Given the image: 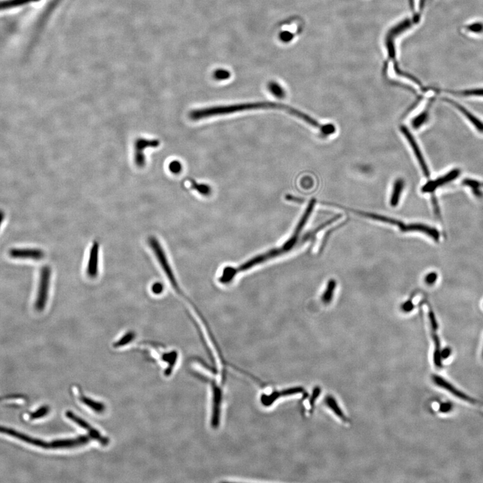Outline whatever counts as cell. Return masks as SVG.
I'll use <instances>...</instances> for the list:
<instances>
[{
  "label": "cell",
  "instance_id": "obj_13",
  "mask_svg": "<svg viewBox=\"0 0 483 483\" xmlns=\"http://www.w3.org/2000/svg\"><path fill=\"white\" fill-rule=\"evenodd\" d=\"M0 432L7 434L12 436H14L17 438L20 439L26 442L32 444L37 446H42L43 444L42 441L39 440L37 439L32 438L27 436L18 432L13 430L8 429V428L1 427V426H0Z\"/></svg>",
  "mask_w": 483,
  "mask_h": 483
},
{
  "label": "cell",
  "instance_id": "obj_4",
  "mask_svg": "<svg viewBox=\"0 0 483 483\" xmlns=\"http://www.w3.org/2000/svg\"><path fill=\"white\" fill-rule=\"evenodd\" d=\"M444 100L446 103L448 104L449 105L452 106L468 122V123L472 126L475 131L483 135V120L482 119L479 118L472 112L469 110L468 109H467L462 104L454 101V100L448 99V98H446Z\"/></svg>",
  "mask_w": 483,
  "mask_h": 483
},
{
  "label": "cell",
  "instance_id": "obj_7",
  "mask_svg": "<svg viewBox=\"0 0 483 483\" xmlns=\"http://www.w3.org/2000/svg\"><path fill=\"white\" fill-rule=\"evenodd\" d=\"M432 380L434 382L436 386H440V388H444V390L448 392L450 394H452V396H456V398H459V400H463V402H468V404H472V405H475V404H478L476 400L474 398H470V396H466L462 392H460L458 390L454 388L452 384H450L444 378H441V376H438V375H433Z\"/></svg>",
  "mask_w": 483,
  "mask_h": 483
},
{
  "label": "cell",
  "instance_id": "obj_30",
  "mask_svg": "<svg viewBox=\"0 0 483 483\" xmlns=\"http://www.w3.org/2000/svg\"><path fill=\"white\" fill-rule=\"evenodd\" d=\"M320 392H321V388H318V386L314 388L310 400V404L312 408L314 407V404H315L316 400H317L318 396H320Z\"/></svg>",
  "mask_w": 483,
  "mask_h": 483
},
{
  "label": "cell",
  "instance_id": "obj_29",
  "mask_svg": "<svg viewBox=\"0 0 483 483\" xmlns=\"http://www.w3.org/2000/svg\"><path fill=\"white\" fill-rule=\"evenodd\" d=\"M214 78L218 80H227V78H230V74L226 70H218L214 72Z\"/></svg>",
  "mask_w": 483,
  "mask_h": 483
},
{
  "label": "cell",
  "instance_id": "obj_16",
  "mask_svg": "<svg viewBox=\"0 0 483 483\" xmlns=\"http://www.w3.org/2000/svg\"><path fill=\"white\" fill-rule=\"evenodd\" d=\"M404 182L402 180H396L394 182V191H392V198H390V204L392 207H396L398 205L400 202V194L404 189Z\"/></svg>",
  "mask_w": 483,
  "mask_h": 483
},
{
  "label": "cell",
  "instance_id": "obj_26",
  "mask_svg": "<svg viewBox=\"0 0 483 483\" xmlns=\"http://www.w3.org/2000/svg\"><path fill=\"white\" fill-rule=\"evenodd\" d=\"M134 336L135 334L134 332L127 333L116 344L115 346H121L126 344L128 342H130L132 340L134 337Z\"/></svg>",
  "mask_w": 483,
  "mask_h": 483
},
{
  "label": "cell",
  "instance_id": "obj_17",
  "mask_svg": "<svg viewBox=\"0 0 483 483\" xmlns=\"http://www.w3.org/2000/svg\"><path fill=\"white\" fill-rule=\"evenodd\" d=\"M36 1L38 0H3L0 1V10L13 8Z\"/></svg>",
  "mask_w": 483,
  "mask_h": 483
},
{
  "label": "cell",
  "instance_id": "obj_1",
  "mask_svg": "<svg viewBox=\"0 0 483 483\" xmlns=\"http://www.w3.org/2000/svg\"><path fill=\"white\" fill-rule=\"evenodd\" d=\"M282 109L288 111L290 114L298 118L301 117L302 112L294 109L290 106L282 105L272 102H260V103H250L237 104V105L228 106H218V107L208 108L197 110L190 113V118L194 120L206 118L212 116L228 114L237 112L250 110L257 109Z\"/></svg>",
  "mask_w": 483,
  "mask_h": 483
},
{
  "label": "cell",
  "instance_id": "obj_18",
  "mask_svg": "<svg viewBox=\"0 0 483 483\" xmlns=\"http://www.w3.org/2000/svg\"><path fill=\"white\" fill-rule=\"evenodd\" d=\"M450 94L453 95L462 96V97H476L483 98V88H476V89H470L461 90V91L450 92Z\"/></svg>",
  "mask_w": 483,
  "mask_h": 483
},
{
  "label": "cell",
  "instance_id": "obj_22",
  "mask_svg": "<svg viewBox=\"0 0 483 483\" xmlns=\"http://www.w3.org/2000/svg\"><path fill=\"white\" fill-rule=\"evenodd\" d=\"M270 93L278 98H282L286 96L284 89L278 84L272 82L268 86Z\"/></svg>",
  "mask_w": 483,
  "mask_h": 483
},
{
  "label": "cell",
  "instance_id": "obj_35",
  "mask_svg": "<svg viewBox=\"0 0 483 483\" xmlns=\"http://www.w3.org/2000/svg\"><path fill=\"white\" fill-rule=\"evenodd\" d=\"M4 218V212L2 211V210H0V227H1V224L2 223Z\"/></svg>",
  "mask_w": 483,
  "mask_h": 483
},
{
  "label": "cell",
  "instance_id": "obj_31",
  "mask_svg": "<svg viewBox=\"0 0 483 483\" xmlns=\"http://www.w3.org/2000/svg\"><path fill=\"white\" fill-rule=\"evenodd\" d=\"M320 130H321L322 132L324 134H330L334 132L335 128L333 125L327 124L322 126Z\"/></svg>",
  "mask_w": 483,
  "mask_h": 483
},
{
  "label": "cell",
  "instance_id": "obj_8",
  "mask_svg": "<svg viewBox=\"0 0 483 483\" xmlns=\"http://www.w3.org/2000/svg\"><path fill=\"white\" fill-rule=\"evenodd\" d=\"M100 243L94 241L90 250L88 261L87 274L90 278H95L99 274Z\"/></svg>",
  "mask_w": 483,
  "mask_h": 483
},
{
  "label": "cell",
  "instance_id": "obj_21",
  "mask_svg": "<svg viewBox=\"0 0 483 483\" xmlns=\"http://www.w3.org/2000/svg\"><path fill=\"white\" fill-rule=\"evenodd\" d=\"M340 218H341V215L340 214H339V215L336 216L334 217L333 218H332L330 220H329L326 222L325 223H324L323 224L320 225L319 227H318L317 228L314 230V231H312L311 232L308 233L307 235H306V236H304V240H307L311 238L312 237H314V236H315L316 234L318 232L321 230L322 229L326 227L327 226H328L329 224H330L333 223L334 222L336 221L337 220Z\"/></svg>",
  "mask_w": 483,
  "mask_h": 483
},
{
  "label": "cell",
  "instance_id": "obj_23",
  "mask_svg": "<svg viewBox=\"0 0 483 483\" xmlns=\"http://www.w3.org/2000/svg\"><path fill=\"white\" fill-rule=\"evenodd\" d=\"M428 116L429 115H428L427 111L424 112L418 116L414 120L413 122H412V126H413V127L415 128H418L421 126L422 124H424L427 121Z\"/></svg>",
  "mask_w": 483,
  "mask_h": 483
},
{
  "label": "cell",
  "instance_id": "obj_3",
  "mask_svg": "<svg viewBox=\"0 0 483 483\" xmlns=\"http://www.w3.org/2000/svg\"><path fill=\"white\" fill-rule=\"evenodd\" d=\"M51 274V268L48 266L42 267L40 270L38 292L35 302V308L37 311L42 312L46 308L50 288Z\"/></svg>",
  "mask_w": 483,
  "mask_h": 483
},
{
  "label": "cell",
  "instance_id": "obj_24",
  "mask_svg": "<svg viewBox=\"0 0 483 483\" xmlns=\"http://www.w3.org/2000/svg\"><path fill=\"white\" fill-rule=\"evenodd\" d=\"M170 172L174 174H178L182 170V166L178 160H174L168 166Z\"/></svg>",
  "mask_w": 483,
  "mask_h": 483
},
{
  "label": "cell",
  "instance_id": "obj_9",
  "mask_svg": "<svg viewBox=\"0 0 483 483\" xmlns=\"http://www.w3.org/2000/svg\"><path fill=\"white\" fill-rule=\"evenodd\" d=\"M9 254L13 258L34 260H40L44 256V252L40 249L36 248H14L10 250Z\"/></svg>",
  "mask_w": 483,
  "mask_h": 483
},
{
  "label": "cell",
  "instance_id": "obj_5",
  "mask_svg": "<svg viewBox=\"0 0 483 483\" xmlns=\"http://www.w3.org/2000/svg\"><path fill=\"white\" fill-rule=\"evenodd\" d=\"M159 141L156 139L138 138L134 143V162L139 168L146 166L144 150L148 148H156L159 146Z\"/></svg>",
  "mask_w": 483,
  "mask_h": 483
},
{
  "label": "cell",
  "instance_id": "obj_2",
  "mask_svg": "<svg viewBox=\"0 0 483 483\" xmlns=\"http://www.w3.org/2000/svg\"><path fill=\"white\" fill-rule=\"evenodd\" d=\"M148 242L149 246L152 249V252L154 253L155 256H156L158 264H160L162 272H164V274L168 278L170 286H172V288L176 292H180V290L178 280H176V276H174V270H172V267L170 266L168 256H166L162 245L159 242L158 240L154 236L149 237Z\"/></svg>",
  "mask_w": 483,
  "mask_h": 483
},
{
  "label": "cell",
  "instance_id": "obj_28",
  "mask_svg": "<svg viewBox=\"0 0 483 483\" xmlns=\"http://www.w3.org/2000/svg\"><path fill=\"white\" fill-rule=\"evenodd\" d=\"M48 410L49 409L47 407L40 408V409L37 410L36 412H35L34 413L31 414L30 419L35 420L42 418L43 416L46 415L47 413H48Z\"/></svg>",
  "mask_w": 483,
  "mask_h": 483
},
{
  "label": "cell",
  "instance_id": "obj_6",
  "mask_svg": "<svg viewBox=\"0 0 483 483\" xmlns=\"http://www.w3.org/2000/svg\"><path fill=\"white\" fill-rule=\"evenodd\" d=\"M460 174L461 172L459 168H454L440 178L428 182L427 184L422 186V191L424 193H433L440 186H445V184H448L450 182L457 180L458 176H460Z\"/></svg>",
  "mask_w": 483,
  "mask_h": 483
},
{
  "label": "cell",
  "instance_id": "obj_10",
  "mask_svg": "<svg viewBox=\"0 0 483 483\" xmlns=\"http://www.w3.org/2000/svg\"><path fill=\"white\" fill-rule=\"evenodd\" d=\"M400 130L405 135L406 138L408 139V142H410L412 148H413L414 152H415L416 156L417 157L418 162H420L424 174L428 178L430 176L429 170H428V166L426 164L425 159L424 158L423 155H422L419 146H418L417 142H416L415 139L412 136V134L408 130L407 128L402 126L400 128Z\"/></svg>",
  "mask_w": 483,
  "mask_h": 483
},
{
  "label": "cell",
  "instance_id": "obj_37",
  "mask_svg": "<svg viewBox=\"0 0 483 483\" xmlns=\"http://www.w3.org/2000/svg\"><path fill=\"white\" fill-rule=\"evenodd\" d=\"M482 307H483V304H482Z\"/></svg>",
  "mask_w": 483,
  "mask_h": 483
},
{
  "label": "cell",
  "instance_id": "obj_25",
  "mask_svg": "<svg viewBox=\"0 0 483 483\" xmlns=\"http://www.w3.org/2000/svg\"><path fill=\"white\" fill-rule=\"evenodd\" d=\"M164 284L160 282H155L151 286V292L155 296H159L164 292Z\"/></svg>",
  "mask_w": 483,
  "mask_h": 483
},
{
  "label": "cell",
  "instance_id": "obj_15",
  "mask_svg": "<svg viewBox=\"0 0 483 483\" xmlns=\"http://www.w3.org/2000/svg\"><path fill=\"white\" fill-rule=\"evenodd\" d=\"M326 404L330 408V409L332 410L334 413L335 415L338 416L340 419L342 420V421H346L347 418L346 417L340 408L335 398L332 396H328L325 400Z\"/></svg>",
  "mask_w": 483,
  "mask_h": 483
},
{
  "label": "cell",
  "instance_id": "obj_20",
  "mask_svg": "<svg viewBox=\"0 0 483 483\" xmlns=\"http://www.w3.org/2000/svg\"><path fill=\"white\" fill-rule=\"evenodd\" d=\"M190 182H191L192 188L194 190H196L198 192H199L200 194L203 196H209L211 194L212 189L210 186L208 184H198L195 180H190Z\"/></svg>",
  "mask_w": 483,
  "mask_h": 483
},
{
  "label": "cell",
  "instance_id": "obj_12",
  "mask_svg": "<svg viewBox=\"0 0 483 483\" xmlns=\"http://www.w3.org/2000/svg\"><path fill=\"white\" fill-rule=\"evenodd\" d=\"M462 184L464 188H468L475 197H483V182L474 178H466L462 180Z\"/></svg>",
  "mask_w": 483,
  "mask_h": 483
},
{
  "label": "cell",
  "instance_id": "obj_19",
  "mask_svg": "<svg viewBox=\"0 0 483 483\" xmlns=\"http://www.w3.org/2000/svg\"><path fill=\"white\" fill-rule=\"evenodd\" d=\"M336 286V282L335 280H329L327 288H326L324 292L323 296H322V301L323 303L325 304H328L330 303L332 300L334 292Z\"/></svg>",
  "mask_w": 483,
  "mask_h": 483
},
{
  "label": "cell",
  "instance_id": "obj_14",
  "mask_svg": "<svg viewBox=\"0 0 483 483\" xmlns=\"http://www.w3.org/2000/svg\"><path fill=\"white\" fill-rule=\"evenodd\" d=\"M358 213L361 216H364L365 217L370 218L375 220L380 221L382 222L396 225V226L400 228V230H402V227L404 226V225H405L404 223L402 222L384 216L378 215V214L363 213V212H358Z\"/></svg>",
  "mask_w": 483,
  "mask_h": 483
},
{
  "label": "cell",
  "instance_id": "obj_11",
  "mask_svg": "<svg viewBox=\"0 0 483 483\" xmlns=\"http://www.w3.org/2000/svg\"><path fill=\"white\" fill-rule=\"evenodd\" d=\"M402 232H420L425 234L428 236L432 238L434 240L438 242L440 238L438 230L429 226L422 224H412L409 225H404L402 229Z\"/></svg>",
  "mask_w": 483,
  "mask_h": 483
},
{
  "label": "cell",
  "instance_id": "obj_32",
  "mask_svg": "<svg viewBox=\"0 0 483 483\" xmlns=\"http://www.w3.org/2000/svg\"><path fill=\"white\" fill-rule=\"evenodd\" d=\"M414 305L411 300L407 301L406 303H404L402 305V311L406 312V313H408V312H412L414 310Z\"/></svg>",
  "mask_w": 483,
  "mask_h": 483
},
{
  "label": "cell",
  "instance_id": "obj_36",
  "mask_svg": "<svg viewBox=\"0 0 483 483\" xmlns=\"http://www.w3.org/2000/svg\"><path fill=\"white\" fill-rule=\"evenodd\" d=\"M482 356H483V351H482Z\"/></svg>",
  "mask_w": 483,
  "mask_h": 483
},
{
  "label": "cell",
  "instance_id": "obj_27",
  "mask_svg": "<svg viewBox=\"0 0 483 483\" xmlns=\"http://www.w3.org/2000/svg\"><path fill=\"white\" fill-rule=\"evenodd\" d=\"M438 278V276L437 272H430V274H428L427 276H426V284H427L428 286H434V284L436 282Z\"/></svg>",
  "mask_w": 483,
  "mask_h": 483
},
{
  "label": "cell",
  "instance_id": "obj_33",
  "mask_svg": "<svg viewBox=\"0 0 483 483\" xmlns=\"http://www.w3.org/2000/svg\"><path fill=\"white\" fill-rule=\"evenodd\" d=\"M451 406L449 404H442L440 407V411L443 413H446L451 410Z\"/></svg>",
  "mask_w": 483,
  "mask_h": 483
},
{
  "label": "cell",
  "instance_id": "obj_34",
  "mask_svg": "<svg viewBox=\"0 0 483 483\" xmlns=\"http://www.w3.org/2000/svg\"><path fill=\"white\" fill-rule=\"evenodd\" d=\"M451 350L450 348H444L441 350V356L442 359L447 358L450 355Z\"/></svg>",
  "mask_w": 483,
  "mask_h": 483
}]
</instances>
